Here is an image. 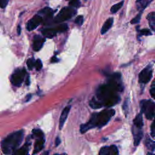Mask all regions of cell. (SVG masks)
Returning <instances> with one entry per match:
<instances>
[{"instance_id": "cell-1", "label": "cell", "mask_w": 155, "mask_h": 155, "mask_svg": "<svg viewBox=\"0 0 155 155\" xmlns=\"http://www.w3.org/2000/svg\"><path fill=\"white\" fill-rule=\"evenodd\" d=\"M118 92L119 91L115 88L107 83L98 87L95 98L102 107H112L120 101Z\"/></svg>"}, {"instance_id": "cell-2", "label": "cell", "mask_w": 155, "mask_h": 155, "mask_svg": "<svg viewBox=\"0 0 155 155\" xmlns=\"http://www.w3.org/2000/svg\"><path fill=\"white\" fill-rule=\"evenodd\" d=\"M115 114V110L113 109H106L99 113H93L87 123L81 126V133H84L90 129L95 127L101 128L106 126Z\"/></svg>"}, {"instance_id": "cell-3", "label": "cell", "mask_w": 155, "mask_h": 155, "mask_svg": "<svg viewBox=\"0 0 155 155\" xmlns=\"http://www.w3.org/2000/svg\"><path fill=\"white\" fill-rule=\"evenodd\" d=\"M23 135L24 132L22 130L9 135L2 143V149L3 152L6 154H14L16 149L22 142Z\"/></svg>"}, {"instance_id": "cell-4", "label": "cell", "mask_w": 155, "mask_h": 155, "mask_svg": "<svg viewBox=\"0 0 155 155\" xmlns=\"http://www.w3.org/2000/svg\"><path fill=\"white\" fill-rule=\"evenodd\" d=\"M140 106L142 113L146 118L153 120L155 118V103L151 100H143L140 102Z\"/></svg>"}, {"instance_id": "cell-5", "label": "cell", "mask_w": 155, "mask_h": 155, "mask_svg": "<svg viewBox=\"0 0 155 155\" xmlns=\"http://www.w3.org/2000/svg\"><path fill=\"white\" fill-rule=\"evenodd\" d=\"M76 13L75 9L72 8H63L57 16L54 19V22L56 23H61L72 18Z\"/></svg>"}, {"instance_id": "cell-6", "label": "cell", "mask_w": 155, "mask_h": 155, "mask_svg": "<svg viewBox=\"0 0 155 155\" xmlns=\"http://www.w3.org/2000/svg\"><path fill=\"white\" fill-rule=\"evenodd\" d=\"M107 83L115 88L119 92L122 91L124 89L121 81V76L119 73H115L108 78Z\"/></svg>"}, {"instance_id": "cell-7", "label": "cell", "mask_w": 155, "mask_h": 155, "mask_svg": "<svg viewBox=\"0 0 155 155\" xmlns=\"http://www.w3.org/2000/svg\"><path fill=\"white\" fill-rule=\"evenodd\" d=\"M68 29V26L66 24H62L54 28H48L44 29L42 31V34L47 38H51L55 36L57 33L64 32Z\"/></svg>"}, {"instance_id": "cell-8", "label": "cell", "mask_w": 155, "mask_h": 155, "mask_svg": "<svg viewBox=\"0 0 155 155\" xmlns=\"http://www.w3.org/2000/svg\"><path fill=\"white\" fill-rule=\"evenodd\" d=\"M26 71L25 69H17L11 78V81L12 84L16 86L20 87L23 82Z\"/></svg>"}, {"instance_id": "cell-9", "label": "cell", "mask_w": 155, "mask_h": 155, "mask_svg": "<svg viewBox=\"0 0 155 155\" xmlns=\"http://www.w3.org/2000/svg\"><path fill=\"white\" fill-rule=\"evenodd\" d=\"M152 67L151 65L147 66L144 69H143L139 75V81L140 83L147 84L148 82L152 78Z\"/></svg>"}, {"instance_id": "cell-10", "label": "cell", "mask_w": 155, "mask_h": 155, "mask_svg": "<svg viewBox=\"0 0 155 155\" xmlns=\"http://www.w3.org/2000/svg\"><path fill=\"white\" fill-rule=\"evenodd\" d=\"M42 21V18L39 15H35L27 23V29L29 31H32L35 29Z\"/></svg>"}, {"instance_id": "cell-11", "label": "cell", "mask_w": 155, "mask_h": 155, "mask_svg": "<svg viewBox=\"0 0 155 155\" xmlns=\"http://www.w3.org/2000/svg\"><path fill=\"white\" fill-rule=\"evenodd\" d=\"M118 148L115 145L104 147L101 148L99 151L100 155H116L118 154Z\"/></svg>"}, {"instance_id": "cell-12", "label": "cell", "mask_w": 155, "mask_h": 155, "mask_svg": "<svg viewBox=\"0 0 155 155\" xmlns=\"http://www.w3.org/2000/svg\"><path fill=\"white\" fill-rule=\"evenodd\" d=\"M71 106H67L64 108V109L63 110L60 118V129L61 130L66 122V121L67 120V118L68 117L69 112L70 110Z\"/></svg>"}, {"instance_id": "cell-13", "label": "cell", "mask_w": 155, "mask_h": 155, "mask_svg": "<svg viewBox=\"0 0 155 155\" xmlns=\"http://www.w3.org/2000/svg\"><path fill=\"white\" fill-rule=\"evenodd\" d=\"M45 41V39L41 38L40 36L36 35L34 37L33 41V50L36 51H39L42 47L43 44Z\"/></svg>"}, {"instance_id": "cell-14", "label": "cell", "mask_w": 155, "mask_h": 155, "mask_svg": "<svg viewBox=\"0 0 155 155\" xmlns=\"http://www.w3.org/2000/svg\"><path fill=\"white\" fill-rule=\"evenodd\" d=\"M152 1L153 0H136V7L141 12L151 3Z\"/></svg>"}, {"instance_id": "cell-15", "label": "cell", "mask_w": 155, "mask_h": 155, "mask_svg": "<svg viewBox=\"0 0 155 155\" xmlns=\"http://www.w3.org/2000/svg\"><path fill=\"white\" fill-rule=\"evenodd\" d=\"M113 24V18H109L103 25L101 30V33L102 35H104L106 33H107L108 32V30L112 27V25Z\"/></svg>"}, {"instance_id": "cell-16", "label": "cell", "mask_w": 155, "mask_h": 155, "mask_svg": "<svg viewBox=\"0 0 155 155\" xmlns=\"http://www.w3.org/2000/svg\"><path fill=\"white\" fill-rule=\"evenodd\" d=\"M44 142H45V139H44L43 137L39 138V139L35 142L33 154L37 153L38 152L40 151L43 148Z\"/></svg>"}, {"instance_id": "cell-17", "label": "cell", "mask_w": 155, "mask_h": 155, "mask_svg": "<svg viewBox=\"0 0 155 155\" xmlns=\"http://www.w3.org/2000/svg\"><path fill=\"white\" fill-rule=\"evenodd\" d=\"M39 14H44L45 16V21H48L50 20L51 18H52L53 17V14H54V12L53 11L51 10L50 8H45L44 9H43L42 10H41V11L39 12Z\"/></svg>"}, {"instance_id": "cell-18", "label": "cell", "mask_w": 155, "mask_h": 155, "mask_svg": "<svg viewBox=\"0 0 155 155\" xmlns=\"http://www.w3.org/2000/svg\"><path fill=\"white\" fill-rule=\"evenodd\" d=\"M133 124L135 126H136L138 129H141L144 126L142 115L141 113L138 114L136 117L133 119Z\"/></svg>"}, {"instance_id": "cell-19", "label": "cell", "mask_w": 155, "mask_h": 155, "mask_svg": "<svg viewBox=\"0 0 155 155\" xmlns=\"http://www.w3.org/2000/svg\"><path fill=\"white\" fill-rule=\"evenodd\" d=\"M147 20L150 28L155 32V12H151L147 16Z\"/></svg>"}, {"instance_id": "cell-20", "label": "cell", "mask_w": 155, "mask_h": 155, "mask_svg": "<svg viewBox=\"0 0 155 155\" xmlns=\"http://www.w3.org/2000/svg\"><path fill=\"white\" fill-rule=\"evenodd\" d=\"M133 135H134V144H135V146H138L140 144V142L142 139V135H143L142 132L141 130V129H139V130L137 133H135V132H133Z\"/></svg>"}, {"instance_id": "cell-21", "label": "cell", "mask_w": 155, "mask_h": 155, "mask_svg": "<svg viewBox=\"0 0 155 155\" xmlns=\"http://www.w3.org/2000/svg\"><path fill=\"white\" fill-rule=\"evenodd\" d=\"M89 104H90V106L93 109H98L102 107L99 102L96 99L95 97L91 99V100L90 101Z\"/></svg>"}, {"instance_id": "cell-22", "label": "cell", "mask_w": 155, "mask_h": 155, "mask_svg": "<svg viewBox=\"0 0 155 155\" xmlns=\"http://www.w3.org/2000/svg\"><path fill=\"white\" fill-rule=\"evenodd\" d=\"M145 145H146L147 148L148 150H150L152 151L155 150V142L152 141L151 139L147 138L146 140H145Z\"/></svg>"}, {"instance_id": "cell-23", "label": "cell", "mask_w": 155, "mask_h": 155, "mask_svg": "<svg viewBox=\"0 0 155 155\" xmlns=\"http://www.w3.org/2000/svg\"><path fill=\"white\" fill-rule=\"evenodd\" d=\"M14 154L17 155H26L28 154V145H26L25 146L21 147V148L15 150Z\"/></svg>"}, {"instance_id": "cell-24", "label": "cell", "mask_w": 155, "mask_h": 155, "mask_svg": "<svg viewBox=\"0 0 155 155\" xmlns=\"http://www.w3.org/2000/svg\"><path fill=\"white\" fill-rule=\"evenodd\" d=\"M124 1H122L120 3H118L115 5H113L112 8H111V9H110V11L112 14H115L124 5Z\"/></svg>"}, {"instance_id": "cell-25", "label": "cell", "mask_w": 155, "mask_h": 155, "mask_svg": "<svg viewBox=\"0 0 155 155\" xmlns=\"http://www.w3.org/2000/svg\"><path fill=\"white\" fill-rule=\"evenodd\" d=\"M35 61L34 58H30L27 60V66L30 70H32L33 68V67L35 66Z\"/></svg>"}, {"instance_id": "cell-26", "label": "cell", "mask_w": 155, "mask_h": 155, "mask_svg": "<svg viewBox=\"0 0 155 155\" xmlns=\"http://www.w3.org/2000/svg\"><path fill=\"white\" fill-rule=\"evenodd\" d=\"M83 22H84V18H83V17L81 16V15L78 16V17L76 18L75 20V23L77 25H78V26H81L82 25Z\"/></svg>"}, {"instance_id": "cell-27", "label": "cell", "mask_w": 155, "mask_h": 155, "mask_svg": "<svg viewBox=\"0 0 155 155\" xmlns=\"http://www.w3.org/2000/svg\"><path fill=\"white\" fill-rule=\"evenodd\" d=\"M70 5L73 8H79L81 5L79 0H70Z\"/></svg>"}, {"instance_id": "cell-28", "label": "cell", "mask_w": 155, "mask_h": 155, "mask_svg": "<svg viewBox=\"0 0 155 155\" xmlns=\"http://www.w3.org/2000/svg\"><path fill=\"white\" fill-rule=\"evenodd\" d=\"M32 132H33V134L36 137H38V138L43 137V133L41 130L34 129V130H33Z\"/></svg>"}, {"instance_id": "cell-29", "label": "cell", "mask_w": 155, "mask_h": 155, "mask_svg": "<svg viewBox=\"0 0 155 155\" xmlns=\"http://www.w3.org/2000/svg\"><path fill=\"white\" fill-rule=\"evenodd\" d=\"M35 67L36 70H38V71L42 69V62H41V61L40 60H37L35 61Z\"/></svg>"}, {"instance_id": "cell-30", "label": "cell", "mask_w": 155, "mask_h": 155, "mask_svg": "<svg viewBox=\"0 0 155 155\" xmlns=\"http://www.w3.org/2000/svg\"><path fill=\"white\" fill-rule=\"evenodd\" d=\"M150 92L151 96L154 99H155V80L153 81V82L152 84H151Z\"/></svg>"}, {"instance_id": "cell-31", "label": "cell", "mask_w": 155, "mask_h": 155, "mask_svg": "<svg viewBox=\"0 0 155 155\" xmlns=\"http://www.w3.org/2000/svg\"><path fill=\"white\" fill-rule=\"evenodd\" d=\"M141 12L138 14L135 18H134L131 21V24H137L138 23L139 21H140V20H141Z\"/></svg>"}, {"instance_id": "cell-32", "label": "cell", "mask_w": 155, "mask_h": 155, "mask_svg": "<svg viewBox=\"0 0 155 155\" xmlns=\"http://www.w3.org/2000/svg\"><path fill=\"white\" fill-rule=\"evenodd\" d=\"M140 33L142 35H145V36H149L151 35V32L147 29H142L140 30Z\"/></svg>"}, {"instance_id": "cell-33", "label": "cell", "mask_w": 155, "mask_h": 155, "mask_svg": "<svg viewBox=\"0 0 155 155\" xmlns=\"http://www.w3.org/2000/svg\"><path fill=\"white\" fill-rule=\"evenodd\" d=\"M9 0H0V8H5L8 5Z\"/></svg>"}, {"instance_id": "cell-34", "label": "cell", "mask_w": 155, "mask_h": 155, "mask_svg": "<svg viewBox=\"0 0 155 155\" xmlns=\"http://www.w3.org/2000/svg\"><path fill=\"white\" fill-rule=\"evenodd\" d=\"M151 135L152 136H155V121L151 125Z\"/></svg>"}, {"instance_id": "cell-35", "label": "cell", "mask_w": 155, "mask_h": 155, "mask_svg": "<svg viewBox=\"0 0 155 155\" xmlns=\"http://www.w3.org/2000/svg\"><path fill=\"white\" fill-rule=\"evenodd\" d=\"M60 143H61V140H60L59 137H57L56 138V140H55V145H56V146L57 147L60 144Z\"/></svg>"}, {"instance_id": "cell-36", "label": "cell", "mask_w": 155, "mask_h": 155, "mask_svg": "<svg viewBox=\"0 0 155 155\" xmlns=\"http://www.w3.org/2000/svg\"><path fill=\"white\" fill-rule=\"evenodd\" d=\"M58 61V58L56 57H52V58H51V63H57Z\"/></svg>"}, {"instance_id": "cell-37", "label": "cell", "mask_w": 155, "mask_h": 155, "mask_svg": "<svg viewBox=\"0 0 155 155\" xmlns=\"http://www.w3.org/2000/svg\"><path fill=\"white\" fill-rule=\"evenodd\" d=\"M26 84L27 85H29L30 84V78H29V76H28L27 78H26Z\"/></svg>"}, {"instance_id": "cell-38", "label": "cell", "mask_w": 155, "mask_h": 155, "mask_svg": "<svg viewBox=\"0 0 155 155\" xmlns=\"http://www.w3.org/2000/svg\"><path fill=\"white\" fill-rule=\"evenodd\" d=\"M17 31H18V35H20V33H21V27H20V26H18Z\"/></svg>"}, {"instance_id": "cell-39", "label": "cell", "mask_w": 155, "mask_h": 155, "mask_svg": "<svg viewBox=\"0 0 155 155\" xmlns=\"http://www.w3.org/2000/svg\"><path fill=\"white\" fill-rule=\"evenodd\" d=\"M31 98V95H27V99L26 100V102H27V101H29V100H30V99Z\"/></svg>"}]
</instances>
